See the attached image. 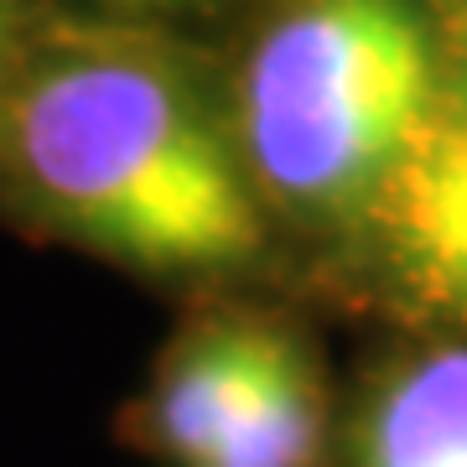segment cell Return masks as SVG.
Returning <instances> with one entry per match:
<instances>
[{
	"label": "cell",
	"mask_w": 467,
	"mask_h": 467,
	"mask_svg": "<svg viewBox=\"0 0 467 467\" xmlns=\"http://www.w3.org/2000/svg\"><path fill=\"white\" fill-rule=\"evenodd\" d=\"M317 441L322 389L306 353L291 343L202 467H306L317 457Z\"/></svg>",
	"instance_id": "cell-6"
},
{
	"label": "cell",
	"mask_w": 467,
	"mask_h": 467,
	"mask_svg": "<svg viewBox=\"0 0 467 467\" xmlns=\"http://www.w3.org/2000/svg\"><path fill=\"white\" fill-rule=\"evenodd\" d=\"M364 218L405 296L467 322V99L441 94Z\"/></svg>",
	"instance_id": "cell-3"
},
{
	"label": "cell",
	"mask_w": 467,
	"mask_h": 467,
	"mask_svg": "<svg viewBox=\"0 0 467 467\" xmlns=\"http://www.w3.org/2000/svg\"><path fill=\"white\" fill-rule=\"evenodd\" d=\"M441 47V84L451 99H467V0H447V42Z\"/></svg>",
	"instance_id": "cell-7"
},
{
	"label": "cell",
	"mask_w": 467,
	"mask_h": 467,
	"mask_svg": "<svg viewBox=\"0 0 467 467\" xmlns=\"http://www.w3.org/2000/svg\"><path fill=\"white\" fill-rule=\"evenodd\" d=\"M441 94L416 0H285L244 52L234 146L281 208L364 218Z\"/></svg>",
	"instance_id": "cell-2"
},
{
	"label": "cell",
	"mask_w": 467,
	"mask_h": 467,
	"mask_svg": "<svg viewBox=\"0 0 467 467\" xmlns=\"http://www.w3.org/2000/svg\"><path fill=\"white\" fill-rule=\"evenodd\" d=\"M5 150L67 229L135 265H234L260 250L254 182L234 135L156 52L42 57L5 104Z\"/></svg>",
	"instance_id": "cell-1"
},
{
	"label": "cell",
	"mask_w": 467,
	"mask_h": 467,
	"mask_svg": "<svg viewBox=\"0 0 467 467\" xmlns=\"http://www.w3.org/2000/svg\"><path fill=\"white\" fill-rule=\"evenodd\" d=\"M291 337L275 327H208L167 364L161 389H156V431L177 457L202 467L223 441L239 410L254 400V389L270 379V368L281 364Z\"/></svg>",
	"instance_id": "cell-4"
},
{
	"label": "cell",
	"mask_w": 467,
	"mask_h": 467,
	"mask_svg": "<svg viewBox=\"0 0 467 467\" xmlns=\"http://www.w3.org/2000/svg\"><path fill=\"white\" fill-rule=\"evenodd\" d=\"M358 467H467V343L416 353L374 389Z\"/></svg>",
	"instance_id": "cell-5"
},
{
	"label": "cell",
	"mask_w": 467,
	"mask_h": 467,
	"mask_svg": "<svg viewBox=\"0 0 467 467\" xmlns=\"http://www.w3.org/2000/svg\"><path fill=\"white\" fill-rule=\"evenodd\" d=\"M130 5H146V11H182V5H202V0H130Z\"/></svg>",
	"instance_id": "cell-8"
},
{
	"label": "cell",
	"mask_w": 467,
	"mask_h": 467,
	"mask_svg": "<svg viewBox=\"0 0 467 467\" xmlns=\"http://www.w3.org/2000/svg\"><path fill=\"white\" fill-rule=\"evenodd\" d=\"M5 36H11V0H0V57H5Z\"/></svg>",
	"instance_id": "cell-9"
}]
</instances>
